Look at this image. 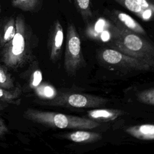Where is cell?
I'll use <instances>...</instances> for the list:
<instances>
[{"instance_id": "6da1fadb", "label": "cell", "mask_w": 154, "mask_h": 154, "mask_svg": "<svg viewBox=\"0 0 154 154\" xmlns=\"http://www.w3.org/2000/svg\"><path fill=\"white\" fill-rule=\"evenodd\" d=\"M16 32L1 51V60L5 67L16 69L30 62L34 58V49L37 38L22 15L15 19Z\"/></svg>"}, {"instance_id": "7a4b0ae2", "label": "cell", "mask_w": 154, "mask_h": 154, "mask_svg": "<svg viewBox=\"0 0 154 154\" xmlns=\"http://www.w3.org/2000/svg\"><path fill=\"white\" fill-rule=\"evenodd\" d=\"M131 31L112 26L111 48L126 55L154 65V47L151 42Z\"/></svg>"}, {"instance_id": "3957f363", "label": "cell", "mask_w": 154, "mask_h": 154, "mask_svg": "<svg viewBox=\"0 0 154 154\" xmlns=\"http://www.w3.org/2000/svg\"><path fill=\"white\" fill-rule=\"evenodd\" d=\"M26 119L47 126L58 129H90L100 125L89 118L66 115L59 112L28 109L24 112Z\"/></svg>"}, {"instance_id": "277c9868", "label": "cell", "mask_w": 154, "mask_h": 154, "mask_svg": "<svg viewBox=\"0 0 154 154\" xmlns=\"http://www.w3.org/2000/svg\"><path fill=\"white\" fill-rule=\"evenodd\" d=\"M85 64L79 34L72 22L67 28L66 44L64 52V66L69 75H75Z\"/></svg>"}, {"instance_id": "5b68a950", "label": "cell", "mask_w": 154, "mask_h": 154, "mask_svg": "<svg viewBox=\"0 0 154 154\" xmlns=\"http://www.w3.org/2000/svg\"><path fill=\"white\" fill-rule=\"evenodd\" d=\"M97 58L102 64L128 70L147 71L153 66L147 61L126 55L112 48L100 49Z\"/></svg>"}, {"instance_id": "8992f818", "label": "cell", "mask_w": 154, "mask_h": 154, "mask_svg": "<svg viewBox=\"0 0 154 154\" xmlns=\"http://www.w3.org/2000/svg\"><path fill=\"white\" fill-rule=\"evenodd\" d=\"M108 100L100 96L84 93H60L45 104L76 108H98L106 104Z\"/></svg>"}, {"instance_id": "52a82bcc", "label": "cell", "mask_w": 154, "mask_h": 154, "mask_svg": "<svg viewBox=\"0 0 154 154\" xmlns=\"http://www.w3.org/2000/svg\"><path fill=\"white\" fill-rule=\"evenodd\" d=\"M64 40L63 28L59 20H55L52 23L48 39V49L50 60L55 63L61 57Z\"/></svg>"}, {"instance_id": "ba28073f", "label": "cell", "mask_w": 154, "mask_h": 154, "mask_svg": "<svg viewBox=\"0 0 154 154\" xmlns=\"http://www.w3.org/2000/svg\"><path fill=\"white\" fill-rule=\"evenodd\" d=\"M111 18L114 25L140 35H146V32L143 26L128 14L116 10L111 14Z\"/></svg>"}, {"instance_id": "9c48e42d", "label": "cell", "mask_w": 154, "mask_h": 154, "mask_svg": "<svg viewBox=\"0 0 154 154\" xmlns=\"http://www.w3.org/2000/svg\"><path fill=\"white\" fill-rule=\"evenodd\" d=\"M124 114V111L117 109L100 108L87 111L88 118L97 122L113 120Z\"/></svg>"}, {"instance_id": "30bf717a", "label": "cell", "mask_w": 154, "mask_h": 154, "mask_svg": "<svg viewBox=\"0 0 154 154\" xmlns=\"http://www.w3.org/2000/svg\"><path fill=\"white\" fill-rule=\"evenodd\" d=\"M64 138L78 143H94L102 139L101 134L82 129L66 134L63 135Z\"/></svg>"}, {"instance_id": "8fae6325", "label": "cell", "mask_w": 154, "mask_h": 154, "mask_svg": "<svg viewBox=\"0 0 154 154\" xmlns=\"http://www.w3.org/2000/svg\"><path fill=\"white\" fill-rule=\"evenodd\" d=\"M126 132L132 137L141 140L150 141L154 139V126L153 124H144L128 127Z\"/></svg>"}, {"instance_id": "7c38bea8", "label": "cell", "mask_w": 154, "mask_h": 154, "mask_svg": "<svg viewBox=\"0 0 154 154\" xmlns=\"http://www.w3.org/2000/svg\"><path fill=\"white\" fill-rule=\"evenodd\" d=\"M16 32V20L13 17L5 19L0 24V48L10 41Z\"/></svg>"}, {"instance_id": "4fadbf2b", "label": "cell", "mask_w": 154, "mask_h": 154, "mask_svg": "<svg viewBox=\"0 0 154 154\" xmlns=\"http://www.w3.org/2000/svg\"><path fill=\"white\" fill-rule=\"evenodd\" d=\"M75 3L82 19L87 23L93 16L90 0H75Z\"/></svg>"}, {"instance_id": "5bb4252c", "label": "cell", "mask_w": 154, "mask_h": 154, "mask_svg": "<svg viewBox=\"0 0 154 154\" xmlns=\"http://www.w3.org/2000/svg\"><path fill=\"white\" fill-rule=\"evenodd\" d=\"M42 0H11V5L23 11H33L38 8Z\"/></svg>"}, {"instance_id": "9a60e30c", "label": "cell", "mask_w": 154, "mask_h": 154, "mask_svg": "<svg viewBox=\"0 0 154 154\" xmlns=\"http://www.w3.org/2000/svg\"><path fill=\"white\" fill-rule=\"evenodd\" d=\"M40 85L35 88V93L39 97L44 99L51 100L56 96L57 93L52 86L47 84H43L41 85Z\"/></svg>"}, {"instance_id": "2e32d148", "label": "cell", "mask_w": 154, "mask_h": 154, "mask_svg": "<svg viewBox=\"0 0 154 154\" xmlns=\"http://www.w3.org/2000/svg\"><path fill=\"white\" fill-rule=\"evenodd\" d=\"M13 85V81L8 73L6 67L0 64V87L11 90Z\"/></svg>"}, {"instance_id": "e0dca14e", "label": "cell", "mask_w": 154, "mask_h": 154, "mask_svg": "<svg viewBox=\"0 0 154 154\" xmlns=\"http://www.w3.org/2000/svg\"><path fill=\"white\" fill-rule=\"evenodd\" d=\"M20 94V90L16 88L13 90H7L0 87V100L6 102H12L17 99Z\"/></svg>"}, {"instance_id": "ac0fdd59", "label": "cell", "mask_w": 154, "mask_h": 154, "mask_svg": "<svg viewBox=\"0 0 154 154\" xmlns=\"http://www.w3.org/2000/svg\"><path fill=\"white\" fill-rule=\"evenodd\" d=\"M137 99L141 103L153 105H154V89L153 88L143 90L137 94Z\"/></svg>"}, {"instance_id": "d6986e66", "label": "cell", "mask_w": 154, "mask_h": 154, "mask_svg": "<svg viewBox=\"0 0 154 154\" xmlns=\"http://www.w3.org/2000/svg\"><path fill=\"white\" fill-rule=\"evenodd\" d=\"M117 3L123 6L129 11L135 13L140 17L143 10H144L135 0H114Z\"/></svg>"}, {"instance_id": "ffe728a7", "label": "cell", "mask_w": 154, "mask_h": 154, "mask_svg": "<svg viewBox=\"0 0 154 154\" xmlns=\"http://www.w3.org/2000/svg\"><path fill=\"white\" fill-rule=\"evenodd\" d=\"M108 22L103 19H99L97 20L95 23L93 31H90V32L91 35L93 37H97L99 34L100 33L105 30V29L108 28Z\"/></svg>"}, {"instance_id": "44dd1931", "label": "cell", "mask_w": 154, "mask_h": 154, "mask_svg": "<svg viewBox=\"0 0 154 154\" xmlns=\"http://www.w3.org/2000/svg\"><path fill=\"white\" fill-rule=\"evenodd\" d=\"M32 80L31 82V86L33 88L38 87L42 81V74L39 69L36 68L32 73Z\"/></svg>"}, {"instance_id": "7402d4cb", "label": "cell", "mask_w": 154, "mask_h": 154, "mask_svg": "<svg viewBox=\"0 0 154 154\" xmlns=\"http://www.w3.org/2000/svg\"><path fill=\"white\" fill-rule=\"evenodd\" d=\"M112 26H111V29L106 28L100 33V38L102 42H106L110 40L112 36Z\"/></svg>"}, {"instance_id": "603a6c76", "label": "cell", "mask_w": 154, "mask_h": 154, "mask_svg": "<svg viewBox=\"0 0 154 154\" xmlns=\"http://www.w3.org/2000/svg\"><path fill=\"white\" fill-rule=\"evenodd\" d=\"M153 9H152V8L144 9L140 17L144 20H148L150 19V18L153 16Z\"/></svg>"}, {"instance_id": "cb8c5ba5", "label": "cell", "mask_w": 154, "mask_h": 154, "mask_svg": "<svg viewBox=\"0 0 154 154\" xmlns=\"http://www.w3.org/2000/svg\"><path fill=\"white\" fill-rule=\"evenodd\" d=\"M143 9L152 8L154 9L153 5L149 0H135Z\"/></svg>"}, {"instance_id": "d4e9b609", "label": "cell", "mask_w": 154, "mask_h": 154, "mask_svg": "<svg viewBox=\"0 0 154 154\" xmlns=\"http://www.w3.org/2000/svg\"><path fill=\"white\" fill-rule=\"evenodd\" d=\"M8 128L5 124L4 120L0 117V137L4 135L8 132Z\"/></svg>"}]
</instances>
